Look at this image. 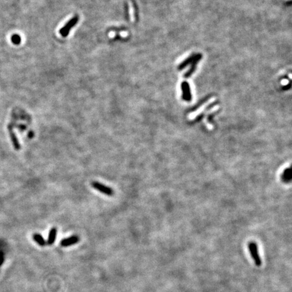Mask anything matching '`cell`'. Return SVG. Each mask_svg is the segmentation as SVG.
I'll use <instances>...</instances> for the list:
<instances>
[{"label":"cell","instance_id":"cell-1","mask_svg":"<svg viewBox=\"0 0 292 292\" xmlns=\"http://www.w3.org/2000/svg\"><path fill=\"white\" fill-rule=\"evenodd\" d=\"M248 248H249L251 256H252L254 261L255 264L257 267H260L262 264V260L260 256L258 254V246H257L256 244L254 242H250L249 245H248Z\"/></svg>","mask_w":292,"mask_h":292},{"label":"cell","instance_id":"cell-2","mask_svg":"<svg viewBox=\"0 0 292 292\" xmlns=\"http://www.w3.org/2000/svg\"><path fill=\"white\" fill-rule=\"evenodd\" d=\"M91 186L95 189H96V190H98L100 192L102 193V194L108 195V196H112L114 194V190L112 188L110 187L105 185L104 184H102L100 182L93 181L91 183Z\"/></svg>","mask_w":292,"mask_h":292},{"label":"cell","instance_id":"cell-3","mask_svg":"<svg viewBox=\"0 0 292 292\" xmlns=\"http://www.w3.org/2000/svg\"><path fill=\"white\" fill-rule=\"evenodd\" d=\"M78 20V16H75L74 18H72L71 20L66 23V25L64 26V27L60 29V33L62 37H66L69 33V31L72 28L73 26H75L77 24Z\"/></svg>","mask_w":292,"mask_h":292},{"label":"cell","instance_id":"cell-4","mask_svg":"<svg viewBox=\"0 0 292 292\" xmlns=\"http://www.w3.org/2000/svg\"><path fill=\"white\" fill-rule=\"evenodd\" d=\"M80 240V238L77 235H72L71 237L64 239L60 242V245L62 247H68L77 244Z\"/></svg>","mask_w":292,"mask_h":292},{"label":"cell","instance_id":"cell-5","mask_svg":"<svg viewBox=\"0 0 292 292\" xmlns=\"http://www.w3.org/2000/svg\"><path fill=\"white\" fill-rule=\"evenodd\" d=\"M57 233H58V231L55 227H53V228H51L50 229V231H49V232L48 240L46 241L47 244L49 245V246H51V245L54 243L55 239H56Z\"/></svg>","mask_w":292,"mask_h":292},{"label":"cell","instance_id":"cell-6","mask_svg":"<svg viewBox=\"0 0 292 292\" xmlns=\"http://www.w3.org/2000/svg\"><path fill=\"white\" fill-rule=\"evenodd\" d=\"M182 89L183 91V99L186 101H190L191 100V93H190V89H189V85L187 83H183L182 84Z\"/></svg>","mask_w":292,"mask_h":292},{"label":"cell","instance_id":"cell-7","mask_svg":"<svg viewBox=\"0 0 292 292\" xmlns=\"http://www.w3.org/2000/svg\"><path fill=\"white\" fill-rule=\"evenodd\" d=\"M9 132H10V138H11V140H12V144L14 145V148H15L16 150H20V143L18 141V139H17L16 135H15V133L13 132V131L12 130L11 128H10V129H9Z\"/></svg>","mask_w":292,"mask_h":292},{"label":"cell","instance_id":"cell-8","mask_svg":"<svg viewBox=\"0 0 292 292\" xmlns=\"http://www.w3.org/2000/svg\"><path fill=\"white\" fill-rule=\"evenodd\" d=\"M33 239L38 245H39L40 246H45L47 244L45 240L43 239L42 235L39 234V233H35V234H33Z\"/></svg>","mask_w":292,"mask_h":292},{"label":"cell","instance_id":"cell-9","mask_svg":"<svg viewBox=\"0 0 292 292\" xmlns=\"http://www.w3.org/2000/svg\"><path fill=\"white\" fill-rule=\"evenodd\" d=\"M283 180L284 182H290L291 179V169L288 168L285 169L284 173L283 174Z\"/></svg>","mask_w":292,"mask_h":292},{"label":"cell","instance_id":"cell-10","mask_svg":"<svg viewBox=\"0 0 292 292\" xmlns=\"http://www.w3.org/2000/svg\"><path fill=\"white\" fill-rule=\"evenodd\" d=\"M201 57V55H200V54L195 55V58H194V62H193L192 68H191L190 71H189L185 75V77H189V76H190V75L192 74V72L194 71V68H195V65H196V64H197V62H198V61L200 60Z\"/></svg>","mask_w":292,"mask_h":292},{"label":"cell","instance_id":"cell-11","mask_svg":"<svg viewBox=\"0 0 292 292\" xmlns=\"http://www.w3.org/2000/svg\"><path fill=\"white\" fill-rule=\"evenodd\" d=\"M194 58H195V56H193V55H192V56H191V57L188 58L187 59L184 61V62H183L181 64V66H179V69H182V68H185V67L186 66H187L188 64L191 62L192 61L194 60Z\"/></svg>","mask_w":292,"mask_h":292},{"label":"cell","instance_id":"cell-12","mask_svg":"<svg viewBox=\"0 0 292 292\" xmlns=\"http://www.w3.org/2000/svg\"><path fill=\"white\" fill-rule=\"evenodd\" d=\"M12 41L14 43V44H19L21 41V38L18 35H14L12 37Z\"/></svg>","mask_w":292,"mask_h":292},{"label":"cell","instance_id":"cell-13","mask_svg":"<svg viewBox=\"0 0 292 292\" xmlns=\"http://www.w3.org/2000/svg\"><path fill=\"white\" fill-rule=\"evenodd\" d=\"M3 260H4V256H3L2 253H0V264L2 263Z\"/></svg>","mask_w":292,"mask_h":292}]
</instances>
